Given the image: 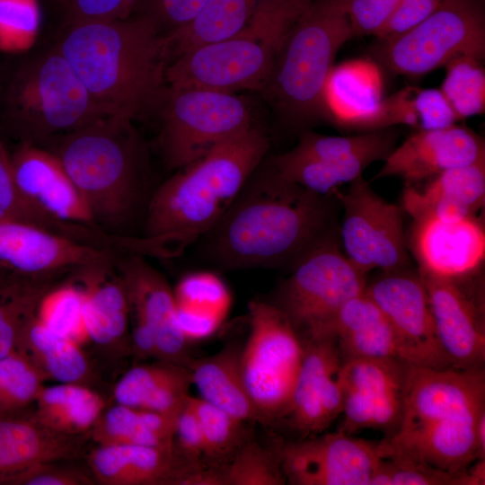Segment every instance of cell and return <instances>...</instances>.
<instances>
[{
  "instance_id": "1",
  "label": "cell",
  "mask_w": 485,
  "mask_h": 485,
  "mask_svg": "<svg viewBox=\"0 0 485 485\" xmlns=\"http://www.w3.org/2000/svg\"><path fill=\"white\" fill-rule=\"evenodd\" d=\"M261 163L207 234L210 256L221 267L292 268L337 230L331 195L311 192Z\"/></svg>"
},
{
  "instance_id": "2",
  "label": "cell",
  "mask_w": 485,
  "mask_h": 485,
  "mask_svg": "<svg viewBox=\"0 0 485 485\" xmlns=\"http://www.w3.org/2000/svg\"><path fill=\"white\" fill-rule=\"evenodd\" d=\"M56 48L109 114L134 120L166 89L171 41L146 14L69 23Z\"/></svg>"
},
{
  "instance_id": "3",
  "label": "cell",
  "mask_w": 485,
  "mask_h": 485,
  "mask_svg": "<svg viewBox=\"0 0 485 485\" xmlns=\"http://www.w3.org/2000/svg\"><path fill=\"white\" fill-rule=\"evenodd\" d=\"M484 411V368L410 364L400 424L381 441L385 458L402 456L460 473L477 461L475 429Z\"/></svg>"
},
{
  "instance_id": "4",
  "label": "cell",
  "mask_w": 485,
  "mask_h": 485,
  "mask_svg": "<svg viewBox=\"0 0 485 485\" xmlns=\"http://www.w3.org/2000/svg\"><path fill=\"white\" fill-rule=\"evenodd\" d=\"M269 148L252 126L163 182L149 201L146 238L159 257L177 255L223 218Z\"/></svg>"
},
{
  "instance_id": "5",
  "label": "cell",
  "mask_w": 485,
  "mask_h": 485,
  "mask_svg": "<svg viewBox=\"0 0 485 485\" xmlns=\"http://www.w3.org/2000/svg\"><path fill=\"white\" fill-rule=\"evenodd\" d=\"M132 121L110 114L47 140L109 234L128 222L139 194L142 146Z\"/></svg>"
},
{
  "instance_id": "6",
  "label": "cell",
  "mask_w": 485,
  "mask_h": 485,
  "mask_svg": "<svg viewBox=\"0 0 485 485\" xmlns=\"http://www.w3.org/2000/svg\"><path fill=\"white\" fill-rule=\"evenodd\" d=\"M312 0H261L248 22L230 37L171 60L168 85L235 93L261 91L295 22Z\"/></svg>"
},
{
  "instance_id": "7",
  "label": "cell",
  "mask_w": 485,
  "mask_h": 485,
  "mask_svg": "<svg viewBox=\"0 0 485 485\" xmlns=\"http://www.w3.org/2000/svg\"><path fill=\"white\" fill-rule=\"evenodd\" d=\"M342 0H312L292 27L261 90L287 121L327 117L322 91L339 49L352 39Z\"/></svg>"
},
{
  "instance_id": "8",
  "label": "cell",
  "mask_w": 485,
  "mask_h": 485,
  "mask_svg": "<svg viewBox=\"0 0 485 485\" xmlns=\"http://www.w3.org/2000/svg\"><path fill=\"white\" fill-rule=\"evenodd\" d=\"M8 118L23 142L48 139L107 113L55 47L22 66L6 95Z\"/></svg>"
},
{
  "instance_id": "9",
  "label": "cell",
  "mask_w": 485,
  "mask_h": 485,
  "mask_svg": "<svg viewBox=\"0 0 485 485\" xmlns=\"http://www.w3.org/2000/svg\"><path fill=\"white\" fill-rule=\"evenodd\" d=\"M337 230L293 266L274 304L303 341L331 337L341 308L365 292L366 275L346 257Z\"/></svg>"
},
{
  "instance_id": "10",
  "label": "cell",
  "mask_w": 485,
  "mask_h": 485,
  "mask_svg": "<svg viewBox=\"0 0 485 485\" xmlns=\"http://www.w3.org/2000/svg\"><path fill=\"white\" fill-rule=\"evenodd\" d=\"M159 104L158 144L171 168L190 163L252 127L249 104L232 92L168 85Z\"/></svg>"
},
{
  "instance_id": "11",
  "label": "cell",
  "mask_w": 485,
  "mask_h": 485,
  "mask_svg": "<svg viewBox=\"0 0 485 485\" xmlns=\"http://www.w3.org/2000/svg\"><path fill=\"white\" fill-rule=\"evenodd\" d=\"M250 334L241 371L262 422L286 418L304 357V342L283 312L260 299L249 305Z\"/></svg>"
},
{
  "instance_id": "12",
  "label": "cell",
  "mask_w": 485,
  "mask_h": 485,
  "mask_svg": "<svg viewBox=\"0 0 485 485\" xmlns=\"http://www.w3.org/2000/svg\"><path fill=\"white\" fill-rule=\"evenodd\" d=\"M377 54L392 73L418 77L459 56L483 60L485 12L482 0H444L428 17L386 41Z\"/></svg>"
},
{
  "instance_id": "13",
  "label": "cell",
  "mask_w": 485,
  "mask_h": 485,
  "mask_svg": "<svg viewBox=\"0 0 485 485\" xmlns=\"http://www.w3.org/2000/svg\"><path fill=\"white\" fill-rule=\"evenodd\" d=\"M396 138V132L384 128L348 137L306 132L292 150L276 155L270 164L287 181L327 196L361 176L371 163L384 161Z\"/></svg>"
},
{
  "instance_id": "14",
  "label": "cell",
  "mask_w": 485,
  "mask_h": 485,
  "mask_svg": "<svg viewBox=\"0 0 485 485\" xmlns=\"http://www.w3.org/2000/svg\"><path fill=\"white\" fill-rule=\"evenodd\" d=\"M116 266L129 303L131 351L140 359L158 357L188 367L190 342L180 328L166 279L140 254H121Z\"/></svg>"
},
{
  "instance_id": "15",
  "label": "cell",
  "mask_w": 485,
  "mask_h": 485,
  "mask_svg": "<svg viewBox=\"0 0 485 485\" xmlns=\"http://www.w3.org/2000/svg\"><path fill=\"white\" fill-rule=\"evenodd\" d=\"M337 194L343 208L340 242L348 260L362 273L410 267L402 208L376 194L359 176Z\"/></svg>"
},
{
  "instance_id": "16",
  "label": "cell",
  "mask_w": 485,
  "mask_h": 485,
  "mask_svg": "<svg viewBox=\"0 0 485 485\" xmlns=\"http://www.w3.org/2000/svg\"><path fill=\"white\" fill-rule=\"evenodd\" d=\"M278 454L286 481L293 485H370L385 458L381 441L340 430L286 443Z\"/></svg>"
},
{
  "instance_id": "17",
  "label": "cell",
  "mask_w": 485,
  "mask_h": 485,
  "mask_svg": "<svg viewBox=\"0 0 485 485\" xmlns=\"http://www.w3.org/2000/svg\"><path fill=\"white\" fill-rule=\"evenodd\" d=\"M409 363L392 357L345 361L340 370L343 419L340 431L397 429L402 414Z\"/></svg>"
},
{
  "instance_id": "18",
  "label": "cell",
  "mask_w": 485,
  "mask_h": 485,
  "mask_svg": "<svg viewBox=\"0 0 485 485\" xmlns=\"http://www.w3.org/2000/svg\"><path fill=\"white\" fill-rule=\"evenodd\" d=\"M121 254L0 216V269L21 278L52 281L66 271L115 266Z\"/></svg>"
},
{
  "instance_id": "19",
  "label": "cell",
  "mask_w": 485,
  "mask_h": 485,
  "mask_svg": "<svg viewBox=\"0 0 485 485\" xmlns=\"http://www.w3.org/2000/svg\"><path fill=\"white\" fill-rule=\"evenodd\" d=\"M428 291L440 345L452 367L484 368L485 322L481 289L471 276L446 278L418 270Z\"/></svg>"
},
{
  "instance_id": "20",
  "label": "cell",
  "mask_w": 485,
  "mask_h": 485,
  "mask_svg": "<svg viewBox=\"0 0 485 485\" xmlns=\"http://www.w3.org/2000/svg\"><path fill=\"white\" fill-rule=\"evenodd\" d=\"M365 293L413 350L420 366L452 367L440 345L428 291L419 271L410 267L382 271L366 282Z\"/></svg>"
},
{
  "instance_id": "21",
  "label": "cell",
  "mask_w": 485,
  "mask_h": 485,
  "mask_svg": "<svg viewBox=\"0 0 485 485\" xmlns=\"http://www.w3.org/2000/svg\"><path fill=\"white\" fill-rule=\"evenodd\" d=\"M304 342V357L286 418L305 436L321 433L341 414V359L334 338Z\"/></svg>"
},
{
  "instance_id": "22",
  "label": "cell",
  "mask_w": 485,
  "mask_h": 485,
  "mask_svg": "<svg viewBox=\"0 0 485 485\" xmlns=\"http://www.w3.org/2000/svg\"><path fill=\"white\" fill-rule=\"evenodd\" d=\"M485 160L483 139L472 129L450 127L418 130L394 147L375 179L400 177L409 185L456 167Z\"/></svg>"
},
{
  "instance_id": "23",
  "label": "cell",
  "mask_w": 485,
  "mask_h": 485,
  "mask_svg": "<svg viewBox=\"0 0 485 485\" xmlns=\"http://www.w3.org/2000/svg\"><path fill=\"white\" fill-rule=\"evenodd\" d=\"M409 245L419 270L459 278L474 273L485 258L484 227L477 217L447 222L431 216L412 218Z\"/></svg>"
},
{
  "instance_id": "24",
  "label": "cell",
  "mask_w": 485,
  "mask_h": 485,
  "mask_svg": "<svg viewBox=\"0 0 485 485\" xmlns=\"http://www.w3.org/2000/svg\"><path fill=\"white\" fill-rule=\"evenodd\" d=\"M11 157L17 186L32 203L62 221L101 230L84 196L53 153L22 142Z\"/></svg>"
},
{
  "instance_id": "25",
  "label": "cell",
  "mask_w": 485,
  "mask_h": 485,
  "mask_svg": "<svg viewBox=\"0 0 485 485\" xmlns=\"http://www.w3.org/2000/svg\"><path fill=\"white\" fill-rule=\"evenodd\" d=\"M86 461L94 481L101 485H183L201 464L176 449L107 445H96Z\"/></svg>"
},
{
  "instance_id": "26",
  "label": "cell",
  "mask_w": 485,
  "mask_h": 485,
  "mask_svg": "<svg viewBox=\"0 0 485 485\" xmlns=\"http://www.w3.org/2000/svg\"><path fill=\"white\" fill-rule=\"evenodd\" d=\"M331 337L342 363L362 357H392L420 366L413 350L365 292L341 308Z\"/></svg>"
},
{
  "instance_id": "27",
  "label": "cell",
  "mask_w": 485,
  "mask_h": 485,
  "mask_svg": "<svg viewBox=\"0 0 485 485\" xmlns=\"http://www.w3.org/2000/svg\"><path fill=\"white\" fill-rule=\"evenodd\" d=\"M113 266L84 267L75 278L84 294L90 342L103 352H128L129 303L121 277L111 272Z\"/></svg>"
},
{
  "instance_id": "28",
  "label": "cell",
  "mask_w": 485,
  "mask_h": 485,
  "mask_svg": "<svg viewBox=\"0 0 485 485\" xmlns=\"http://www.w3.org/2000/svg\"><path fill=\"white\" fill-rule=\"evenodd\" d=\"M88 435L69 436L40 423L33 411L0 418V484L42 463L71 460L82 452Z\"/></svg>"
},
{
  "instance_id": "29",
  "label": "cell",
  "mask_w": 485,
  "mask_h": 485,
  "mask_svg": "<svg viewBox=\"0 0 485 485\" xmlns=\"http://www.w3.org/2000/svg\"><path fill=\"white\" fill-rule=\"evenodd\" d=\"M485 202V160L447 170L423 190L408 185L402 210L411 218L431 216L447 222L476 217Z\"/></svg>"
},
{
  "instance_id": "30",
  "label": "cell",
  "mask_w": 485,
  "mask_h": 485,
  "mask_svg": "<svg viewBox=\"0 0 485 485\" xmlns=\"http://www.w3.org/2000/svg\"><path fill=\"white\" fill-rule=\"evenodd\" d=\"M380 67L369 59H352L333 66L322 99L329 119L344 127L372 130L384 100Z\"/></svg>"
},
{
  "instance_id": "31",
  "label": "cell",
  "mask_w": 485,
  "mask_h": 485,
  "mask_svg": "<svg viewBox=\"0 0 485 485\" xmlns=\"http://www.w3.org/2000/svg\"><path fill=\"white\" fill-rule=\"evenodd\" d=\"M192 384L189 367L160 360L129 368L116 383V403L167 414H177Z\"/></svg>"
},
{
  "instance_id": "32",
  "label": "cell",
  "mask_w": 485,
  "mask_h": 485,
  "mask_svg": "<svg viewBox=\"0 0 485 485\" xmlns=\"http://www.w3.org/2000/svg\"><path fill=\"white\" fill-rule=\"evenodd\" d=\"M16 350L24 355L46 380L89 385L93 369L83 347L41 324L31 313L19 334Z\"/></svg>"
},
{
  "instance_id": "33",
  "label": "cell",
  "mask_w": 485,
  "mask_h": 485,
  "mask_svg": "<svg viewBox=\"0 0 485 485\" xmlns=\"http://www.w3.org/2000/svg\"><path fill=\"white\" fill-rule=\"evenodd\" d=\"M241 350L227 347L218 353L190 360L188 367L200 398L241 421L262 422L245 387L241 371Z\"/></svg>"
},
{
  "instance_id": "34",
  "label": "cell",
  "mask_w": 485,
  "mask_h": 485,
  "mask_svg": "<svg viewBox=\"0 0 485 485\" xmlns=\"http://www.w3.org/2000/svg\"><path fill=\"white\" fill-rule=\"evenodd\" d=\"M177 414L116 403L103 410L89 431V438L96 445H131L176 449Z\"/></svg>"
},
{
  "instance_id": "35",
  "label": "cell",
  "mask_w": 485,
  "mask_h": 485,
  "mask_svg": "<svg viewBox=\"0 0 485 485\" xmlns=\"http://www.w3.org/2000/svg\"><path fill=\"white\" fill-rule=\"evenodd\" d=\"M173 295L178 322L189 342L215 331L226 315L231 300L223 280L207 271L184 276Z\"/></svg>"
},
{
  "instance_id": "36",
  "label": "cell",
  "mask_w": 485,
  "mask_h": 485,
  "mask_svg": "<svg viewBox=\"0 0 485 485\" xmlns=\"http://www.w3.org/2000/svg\"><path fill=\"white\" fill-rule=\"evenodd\" d=\"M105 410L103 397L89 385L57 383L42 385L34 416L48 428L69 436L88 435Z\"/></svg>"
},
{
  "instance_id": "37",
  "label": "cell",
  "mask_w": 485,
  "mask_h": 485,
  "mask_svg": "<svg viewBox=\"0 0 485 485\" xmlns=\"http://www.w3.org/2000/svg\"><path fill=\"white\" fill-rule=\"evenodd\" d=\"M0 216L23 221L51 233L89 245L101 247L107 242L104 232L87 225L57 219L32 203L18 188L12 157L0 139Z\"/></svg>"
},
{
  "instance_id": "38",
  "label": "cell",
  "mask_w": 485,
  "mask_h": 485,
  "mask_svg": "<svg viewBox=\"0 0 485 485\" xmlns=\"http://www.w3.org/2000/svg\"><path fill=\"white\" fill-rule=\"evenodd\" d=\"M456 121L440 89L408 86L384 98L372 130L400 124L432 130L450 127Z\"/></svg>"
},
{
  "instance_id": "39",
  "label": "cell",
  "mask_w": 485,
  "mask_h": 485,
  "mask_svg": "<svg viewBox=\"0 0 485 485\" xmlns=\"http://www.w3.org/2000/svg\"><path fill=\"white\" fill-rule=\"evenodd\" d=\"M260 2L207 0L189 25L168 36L171 41V60L196 47L234 34L248 22Z\"/></svg>"
},
{
  "instance_id": "40",
  "label": "cell",
  "mask_w": 485,
  "mask_h": 485,
  "mask_svg": "<svg viewBox=\"0 0 485 485\" xmlns=\"http://www.w3.org/2000/svg\"><path fill=\"white\" fill-rule=\"evenodd\" d=\"M34 316L51 331L81 347L90 343L84 294L75 279L49 287L39 298Z\"/></svg>"
},
{
  "instance_id": "41",
  "label": "cell",
  "mask_w": 485,
  "mask_h": 485,
  "mask_svg": "<svg viewBox=\"0 0 485 485\" xmlns=\"http://www.w3.org/2000/svg\"><path fill=\"white\" fill-rule=\"evenodd\" d=\"M481 59L459 56L445 66V77L440 91L458 120L485 110V70Z\"/></svg>"
},
{
  "instance_id": "42",
  "label": "cell",
  "mask_w": 485,
  "mask_h": 485,
  "mask_svg": "<svg viewBox=\"0 0 485 485\" xmlns=\"http://www.w3.org/2000/svg\"><path fill=\"white\" fill-rule=\"evenodd\" d=\"M44 375L21 352L0 359V418L33 411Z\"/></svg>"
},
{
  "instance_id": "43",
  "label": "cell",
  "mask_w": 485,
  "mask_h": 485,
  "mask_svg": "<svg viewBox=\"0 0 485 485\" xmlns=\"http://www.w3.org/2000/svg\"><path fill=\"white\" fill-rule=\"evenodd\" d=\"M222 485H283L278 452L274 454L258 442H242L232 461L219 468Z\"/></svg>"
},
{
  "instance_id": "44",
  "label": "cell",
  "mask_w": 485,
  "mask_h": 485,
  "mask_svg": "<svg viewBox=\"0 0 485 485\" xmlns=\"http://www.w3.org/2000/svg\"><path fill=\"white\" fill-rule=\"evenodd\" d=\"M187 401L200 425L204 455L221 458L233 454L242 442V421L202 398L189 395Z\"/></svg>"
},
{
  "instance_id": "45",
  "label": "cell",
  "mask_w": 485,
  "mask_h": 485,
  "mask_svg": "<svg viewBox=\"0 0 485 485\" xmlns=\"http://www.w3.org/2000/svg\"><path fill=\"white\" fill-rule=\"evenodd\" d=\"M40 23L39 0H0V51L16 54L30 49Z\"/></svg>"
},
{
  "instance_id": "46",
  "label": "cell",
  "mask_w": 485,
  "mask_h": 485,
  "mask_svg": "<svg viewBox=\"0 0 485 485\" xmlns=\"http://www.w3.org/2000/svg\"><path fill=\"white\" fill-rule=\"evenodd\" d=\"M49 287L31 286L0 294V359L16 351L22 325Z\"/></svg>"
},
{
  "instance_id": "47",
  "label": "cell",
  "mask_w": 485,
  "mask_h": 485,
  "mask_svg": "<svg viewBox=\"0 0 485 485\" xmlns=\"http://www.w3.org/2000/svg\"><path fill=\"white\" fill-rule=\"evenodd\" d=\"M458 477L425 463L390 456L383 460L370 485H458Z\"/></svg>"
},
{
  "instance_id": "48",
  "label": "cell",
  "mask_w": 485,
  "mask_h": 485,
  "mask_svg": "<svg viewBox=\"0 0 485 485\" xmlns=\"http://www.w3.org/2000/svg\"><path fill=\"white\" fill-rule=\"evenodd\" d=\"M146 0H66L67 24L93 20H125L142 14Z\"/></svg>"
},
{
  "instance_id": "49",
  "label": "cell",
  "mask_w": 485,
  "mask_h": 485,
  "mask_svg": "<svg viewBox=\"0 0 485 485\" xmlns=\"http://www.w3.org/2000/svg\"><path fill=\"white\" fill-rule=\"evenodd\" d=\"M400 0H342L354 36H376L390 20Z\"/></svg>"
},
{
  "instance_id": "50",
  "label": "cell",
  "mask_w": 485,
  "mask_h": 485,
  "mask_svg": "<svg viewBox=\"0 0 485 485\" xmlns=\"http://www.w3.org/2000/svg\"><path fill=\"white\" fill-rule=\"evenodd\" d=\"M207 0H146L142 14H146L166 36L189 25Z\"/></svg>"
},
{
  "instance_id": "51",
  "label": "cell",
  "mask_w": 485,
  "mask_h": 485,
  "mask_svg": "<svg viewBox=\"0 0 485 485\" xmlns=\"http://www.w3.org/2000/svg\"><path fill=\"white\" fill-rule=\"evenodd\" d=\"M58 462L38 463L16 475L8 485H93L92 474L60 465Z\"/></svg>"
},
{
  "instance_id": "52",
  "label": "cell",
  "mask_w": 485,
  "mask_h": 485,
  "mask_svg": "<svg viewBox=\"0 0 485 485\" xmlns=\"http://www.w3.org/2000/svg\"><path fill=\"white\" fill-rule=\"evenodd\" d=\"M444 0H400L393 14L376 35L380 41H386L412 28L432 13Z\"/></svg>"
},
{
  "instance_id": "53",
  "label": "cell",
  "mask_w": 485,
  "mask_h": 485,
  "mask_svg": "<svg viewBox=\"0 0 485 485\" xmlns=\"http://www.w3.org/2000/svg\"><path fill=\"white\" fill-rule=\"evenodd\" d=\"M188 398V397H187ZM175 445L188 461L200 463L204 443L198 419L187 399L179 410L175 423Z\"/></svg>"
},
{
  "instance_id": "54",
  "label": "cell",
  "mask_w": 485,
  "mask_h": 485,
  "mask_svg": "<svg viewBox=\"0 0 485 485\" xmlns=\"http://www.w3.org/2000/svg\"><path fill=\"white\" fill-rule=\"evenodd\" d=\"M485 460H477L461 472L460 485H484Z\"/></svg>"
},
{
  "instance_id": "55",
  "label": "cell",
  "mask_w": 485,
  "mask_h": 485,
  "mask_svg": "<svg viewBox=\"0 0 485 485\" xmlns=\"http://www.w3.org/2000/svg\"><path fill=\"white\" fill-rule=\"evenodd\" d=\"M475 445L477 460H485V411L480 415L477 420Z\"/></svg>"
},
{
  "instance_id": "56",
  "label": "cell",
  "mask_w": 485,
  "mask_h": 485,
  "mask_svg": "<svg viewBox=\"0 0 485 485\" xmlns=\"http://www.w3.org/2000/svg\"><path fill=\"white\" fill-rule=\"evenodd\" d=\"M22 282L20 278H17L7 271L0 269V294L5 293L17 286Z\"/></svg>"
},
{
  "instance_id": "57",
  "label": "cell",
  "mask_w": 485,
  "mask_h": 485,
  "mask_svg": "<svg viewBox=\"0 0 485 485\" xmlns=\"http://www.w3.org/2000/svg\"><path fill=\"white\" fill-rule=\"evenodd\" d=\"M57 3L61 4V5L65 6L66 0H55Z\"/></svg>"
}]
</instances>
